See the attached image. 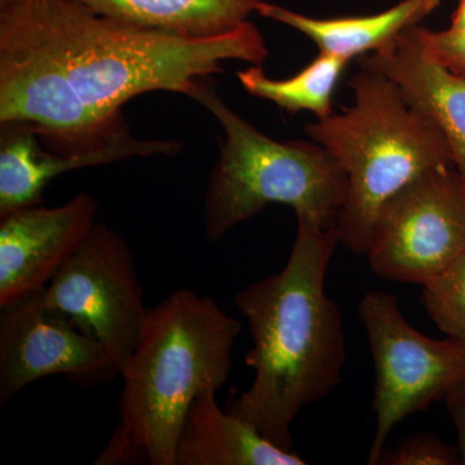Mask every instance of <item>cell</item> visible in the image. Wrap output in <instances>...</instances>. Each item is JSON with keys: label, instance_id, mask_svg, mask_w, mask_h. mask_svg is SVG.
I'll use <instances>...</instances> for the list:
<instances>
[{"label": "cell", "instance_id": "cell-1", "mask_svg": "<svg viewBox=\"0 0 465 465\" xmlns=\"http://www.w3.org/2000/svg\"><path fill=\"white\" fill-rule=\"evenodd\" d=\"M264 36L247 21L183 38L103 16L76 0H0V124H26L45 148L84 154L137 140L122 108L146 92H189L225 61L262 66Z\"/></svg>", "mask_w": 465, "mask_h": 465}, {"label": "cell", "instance_id": "cell-2", "mask_svg": "<svg viewBox=\"0 0 465 465\" xmlns=\"http://www.w3.org/2000/svg\"><path fill=\"white\" fill-rule=\"evenodd\" d=\"M339 243L336 229L298 222L282 271L234 296L249 323L246 363L255 376L226 410L283 450L292 449L291 425L300 411L338 388L347 362L341 311L324 289Z\"/></svg>", "mask_w": 465, "mask_h": 465}, {"label": "cell", "instance_id": "cell-3", "mask_svg": "<svg viewBox=\"0 0 465 465\" xmlns=\"http://www.w3.org/2000/svg\"><path fill=\"white\" fill-rule=\"evenodd\" d=\"M242 330L210 296L180 289L149 309L122 370L119 420L96 465H176V445L193 401L228 381Z\"/></svg>", "mask_w": 465, "mask_h": 465}, {"label": "cell", "instance_id": "cell-4", "mask_svg": "<svg viewBox=\"0 0 465 465\" xmlns=\"http://www.w3.org/2000/svg\"><path fill=\"white\" fill-rule=\"evenodd\" d=\"M349 87L351 108L311 122L304 131L347 174L336 231L345 249L363 256L385 202L427 171L454 166V157L439 125L410 105L396 82L361 69Z\"/></svg>", "mask_w": 465, "mask_h": 465}, {"label": "cell", "instance_id": "cell-5", "mask_svg": "<svg viewBox=\"0 0 465 465\" xmlns=\"http://www.w3.org/2000/svg\"><path fill=\"white\" fill-rule=\"evenodd\" d=\"M222 125L224 142L208 179L204 237L216 242L269 204H286L298 222L336 229L347 198V174L320 143L277 142L234 112L208 79L188 94Z\"/></svg>", "mask_w": 465, "mask_h": 465}, {"label": "cell", "instance_id": "cell-6", "mask_svg": "<svg viewBox=\"0 0 465 465\" xmlns=\"http://www.w3.org/2000/svg\"><path fill=\"white\" fill-rule=\"evenodd\" d=\"M358 317L375 366L376 428L367 464L376 465L388 436L406 416L465 391V342L433 341L416 331L396 296L384 291L367 292Z\"/></svg>", "mask_w": 465, "mask_h": 465}, {"label": "cell", "instance_id": "cell-7", "mask_svg": "<svg viewBox=\"0 0 465 465\" xmlns=\"http://www.w3.org/2000/svg\"><path fill=\"white\" fill-rule=\"evenodd\" d=\"M41 299L99 341L121 374L149 313L133 250L121 232L97 222Z\"/></svg>", "mask_w": 465, "mask_h": 465}, {"label": "cell", "instance_id": "cell-8", "mask_svg": "<svg viewBox=\"0 0 465 465\" xmlns=\"http://www.w3.org/2000/svg\"><path fill=\"white\" fill-rule=\"evenodd\" d=\"M464 251L465 179L454 166H442L385 202L366 256L378 277L424 286Z\"/></svg>", "mask_w": 465, "mask_h": 465}, {"label": "cell", "instance_id": "cell-9", "mask_svg": "<svg viewBox=\"0 0 465 465\" xmlns=\"http://www.w3.org/2000/svg\"><path fill=\"white\" fill-rule=\"evenodd\" d=\"M41 292L0 307L2 405L48 376L63 375L84 385L119 376L103 345L85 335L72 318L45 307Z\"/></svg>", "mask_w": 465, "mask_h": 465}, {"label": "cell", "instance_id": "cell-10", "mask_svg": "<svg viewBox=\"0 0 465 465\" xmlns=\"http://www.w3.org/2000/svg\"><path fill=\"white\" fill-rule=\"evenodd\" d=\"M99 203L79 193L58 207L0 216V307L41 292L97 223Z\"/></svg>", "mask_w": 465, "mask_h": 465}, {"label": "cell", "instance_id": "cell-11", "mask_svg": "<svg viewBox=\"0 0 465 465\" xmlns=\"http://www.w3.org/2000/svg\"><path fill=\"white\" fill-rule=\"evenodd\" d=\"M182 150L174 140H136L125 145L64 155L42 146L38 134L26 124H0V216L41 204L43 192L60 174L136 157L166 155Z\"/></svg>", "mask_w": 465, "mask_h": 465}, {"label": "cell", "instance_id": "cell-12", "mask_svg": "<svg viewBox=\"0 0 465 465\" xmlns=\"http://www.w3.org/2000/svg\"><path fill=\"white\" fill-rule=\"evenodd\" d=\"M414 27L388 50L358 57V65L396 82L410 105L439 125L451 148L454 167L465 179V78L430 57Z\"/></svg>", "mask_w": 465, "mask_h": 465}, {"label": "cell", "instance_id": "cell-13", "mask_svg": "<svg viewBox=\"0 0 465 465\" xmlns=\"http://www.w3.org/2000/svg\"><path fill=\"white\" fill-rule=\"evenodd\" d=\"M216 391L193 401L176 445V465H305L278 448L249 421L217 405Z\"/></svg>", "mask_w": 465, "mask_h": 465}, {"label": "cell", "instance_id": "cell-14", "mask_svg": "<svg viewBox=\"0 0 465 465\" xmlns=\"http://www.w3.org/2000/svg\"><path fill=\"white\" fill-rule=\"evenodd\" d=\"M443 0H401L393 7L367 16L317 18L260 0L256 14L308 36L318 51L358 58L391 48L411 27L420 25Z\"/></svg>", "mask_w": 465, "mask_h": 465}, {"label": "cell", "instance_id": "cell-15", "mask_svg": "<svg viewBox=\"0 0 465 465\" xmlns=\"http://www.w3.org/2000/svg\"><path fill=\"white\" fill-rule=\"evenodd\" d=\"M103 16L142 29L213 38L250 21L260 0H76Z\"/></svg>", "mask_w": 465, "mask_h": 465}, {"label": "cell", "instance_id": "cell-16", "mask_svg": "<svg viewBox=\"0 0 465 465\" xmlns=\"http://www.w3.org/2000/svg\"><path fill=\"white\" fill-rule=\"evenodd\" d=\"M348 64V58L320 52L308 66L291 78H269L259 65L240 70L237 76L251 96L271 101L289 113L309 112L317 119H324L333 114L332 94Z\"/></svg>", "mask_w": 465, "mask_h": 465}, {"label": "cell", "instance_id": "cell-17", "mask_svg": "<svg viewBox=\"0 0 465 465\" xmlns=\"http://www.w3.org/2000/svg\"><path fill=\"white\" fill-rule=\"evenodd\" d=\"M421 302L437 329L465 342V251L424 284Z\"/></svg>", "mask_w": 465, "mask_h": 465}, {"label": "cell", "instance_id": "cell-18", "mask_svg": "<svg viewBox=\"0 0 465 465\" xmlns=\"http://www.w3.org/2000/svg\"><path fill=\"white\" fill-rule=\"evenodd\" d=\"M378 464L458 465L459 454L457 446L448 445L436 434L418 433L407 437L396 449H384Z\"/></svg>", "mask_w": 465, "mask_h": 465}, {"label": "cell", "instance_id": "cell-19", "mask_svg": "<svg viewBox=\"0 0 465 465\" xmlns=\"http://www.w3.org/2000/svg\"><path fill=\"white\" fill-rule=\"evenodd\" d=\"M414 33L425 52L454 74L465 78V32L448 27L432 30L415 26Z\"/></svg>", "mask_w": 465, "mask_h": 465}, {"label": "cell", "instance_id": "cell-20", "mask_svg": "<svg viewBox=\"0 0 465 465\" xmlns=\"http://www.w3.org/2000/svg\"><path fill=\"white\" fill-rule=\"evenodd\" d=\"M445 403L457 430L459 464L465 465V391L452 394Z\"/></svg>", "mask_w": 465, "mask_h": 465}, {"label": "cell", "instance_id": "cell-21", "mask_svg": "<svg viewBox=\"0 0 465 465\" xmlns=\"http://www.w3.org/2000/svg\"><path fill=\"white\" fill-rule=\"evenodd\" d=\"M449 27L458 32H465V0H459Z\"/></svg>", "mask_w": 465, "mask_h": 465}]
</instances>
